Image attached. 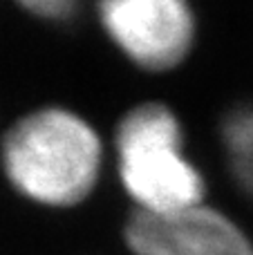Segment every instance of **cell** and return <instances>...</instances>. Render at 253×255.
<instances>
[{"label": "cell", "instance_id": "3", "mask_svg": "<svg viewBox=\"0 0 253 255\" xmlns=\"http://www.w3.org/2000/svg\"><path fill=\"white\" fill-rule=\"evenodd\" d=\"M110 43L139 70L170 72L193 52L197 18L191 0H99Z\"/></svg>", "mask_w": 253, "mask_h": 255}, {"label": "cell", "instance_id": "6", "mask_svg": "<svg viewBox=\"0 0 253 255\" xmlns=\"http://www.w3.org/2000/svg\"><path fill=\"white\" fill-rule=\"evenodd\" d=\"M25 11L52 22H67L79 13L81 0H16Z\"/></svg>", "mask_w": 253, "mask_h": 255}, {"label": "cell", "instance_id": "4", "mask_svg": "<svg viewBox=\"0 0 253 255\" xmlns=\"http://www.w3.org/2000/svg\"><path fill=\"white\" fill-rule=\"evenodd\" d=\"M124 240L132 255H253L245 229L209 204L170 215L132 211Z\"/></svg>", "mask_w": 253, "mask_h": 255}, {"label": "cell", "instance_id": "5", "mask_svg": "<svg viewBox=\"0 0 253 255\" xmlns=\"http://www.w3.org/2000/svg\"><path fill=\"white\" fill-rule=\"evenodd\" d=\"M220 141L233 184L253 199V103L236 108L224 117Z\"/></svg>", "mask_w": 253, "mask_h": 255}, {"label": "cell", "instance_id": "1", "mask_svg": "<svg viewBox=\"0 0 253 255\" xmlns=\"http://www.w3.org/2000/svg\"><path fill=\"white\" fill-rule=\"evenodd\" d=\"M0 161L9 184L34 204L72 208L97 188L106 145L94 126L61 106L20 117L2 139Z\"/></svg>", "mask_w": 253, "mask_h": 255}, {"label": "cell", "instance_id": "2", "mask_svg": "<svg viewBox=\"0 0 253 255\" xmlns=\"http://www.w3.org/2000/svg\"><path fill=\"white\" fill-rule=\"evenodd\" d=\"M117 175L134 213L170 215L204 204L206 181L186 150L179 117L146 101L130 108L115 128Z\"/></svg>", "mask_w": 253, "mask_h": 255}]
</instances>
